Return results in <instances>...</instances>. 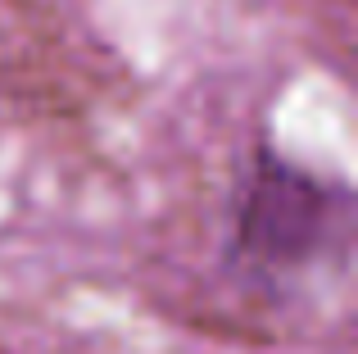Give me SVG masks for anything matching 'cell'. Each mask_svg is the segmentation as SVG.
I'll list each match as a JSON object with an SVG mask.
<instances>
[{
	"label": "cell",
	"mask_w": 358,
	"mask_h": 354,
	"mask_svg": "<svg viewBox=\"0 0 358 354\" xmlns=\"http://www.w3.org/2000/svg\"><path fill=\"white\" fill-rule=\"evenodd\" d=\"M331 227V204L313 177L263 160L245 182L241 200V250L263 268H299L322 250Z\"/></svg>",
	"instance_id": "6da1fadb"
}]
</instances>
